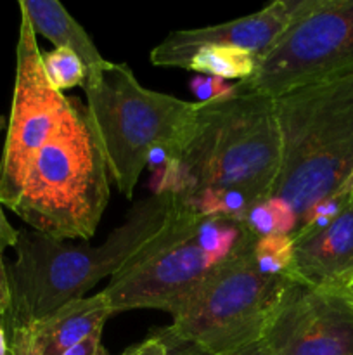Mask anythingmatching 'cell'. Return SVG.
Wrapping results in <instances>:
<instances>
[{
    "label": "cell",
    "mask_w": 353,
    "mask_h": 355,
    "mask_svg": "<svg viewBox=\"0 0 353 355\" xmlns=\"http://www.w3.org/2000/svg\"><path fill=\"white\" fill-rule=\"evenodd\" d=\"M192 217L196 214L172 194H151L137 201L123 224L100 245H71L33 229L19 231L14 246L16 259L7 269L10 329L26 328L68 302L83 298L104 277L113 279L159 252Z\"/></svg>",
    "instance_id": "6da1fadb"
},
{
    "label": "cell",
    "mask_w": 353,
    "mask_h": 355,
    "mask_svg": "<svg viewBox=\"0 0 353 355\" xmlns=\"http://www.w3.org/2000/svg\"><path fill=\"white\" fill-rule=\"evenodd\" d=\"M172 158L183 177L185 201L203 189H235L256 203L272 196L282 142L273 99L234 94L197 103L190 127Z\"/></svg>",
    "instance_id": "7a4b0ae2"
},
{
    "label": "cell",
    "mask_w": 353,
    "mask_h": 355,
    "mask_svg": "<svg viewBox=\"0 0 353 355\" xmlns=\"http://www.w3.org/2000/svg\"><path fill=\"white\" fill-rule=\"evenodd\" d=\"M109 180L87 107L68 97L57 128L28 170L12 211L52 239L89 241L109 203Z\"/></svg>",
    "instance_id": "3957f363"
},
{
    "label": "cell",
    "mask_w": 353,
    "mask_h": 355,
    "mask_svg": "<svg viewBox=\"0 0 353 355\" xmlns=\"http://www.w3.org/2000/svg\"><path fill=\"white\" fill-rule=\"evenodd\" d=\"M273 107L282 162L272 196L286 201L300 224L353 170V73L275 97Z\"/></svg>",
    "instance_id": "277c9868"
},
{
    "label": "cell",
    "mask_w": 353,
    "mask_h": 355,
    "mask_svg": "<svg viewBox=\"0 0 353 355\" xmlns=\"http://www.w3.org/2000/svg\"><path fill=\"white\" fill-rule=\"evenodd\" d=\"M82 89L111 180L132 200L151 149L161 146L175 156L197 103L145 89L125 62L109 61L102 71L87 76Z\"/></svg>",
    "instance_id": "5b68a950"
},
{
    "label": "cell",
    "mask_w": 353,
    "mask_h": 355,
    "mask_svg": "<svg viewBox=\"0 0 353 355\" xmlns=\"http://www.w3.org/2000/svg\"><path fill=\"white\" fill-rule=\"evenodd\" d=\"M256 236L237 252L173 315L166 336L204 355H235L265 338L294 283L265 276L253 262Z\"/></svg>",
    "instance_id": "8992f818"
},
{
    "label": "cell",
    "mask_w": 353,
    "mask_h": 355,
    "mask_svg": "<svg viewBox=\"0 0 353 355\" xmlns=\"http://www.w3.org/2000/svg\"><path fill=\"white\" fill-rule=\"evenodd\" d=\"M293 19L235 94L275 97L353 73V0H291Z\"/></svg>",
    "instance_id": "52a82bcc"
},
{
    "label": "cell",
    "mask_w": 353,
    "mask_h": 355,
    "mask_svg": "<svg viewBox=\"0 0 353 355\" xmlns=\"http://www.w3.org/2000/svg\"><path fill=\"white\" fill-rule=\"evenodd\" d=\"M68 97L52 89L42 64V51L30 19L21 10L7 137L0 159V203L12 210L35 156L57 128Z\"/></svg>",
    "instance_id": "ba28073f"
},
{
    "label": "cell",
    "mask_w": 353,
    "mask_h": 355,
    "mask_svg": "<svg viewBox=\"0 0 353 355\" xmlns=\"http://www.w3.org/2000/svg\"><path fill=\"white\" fill-rule=\"evenodd\" d=\"M201 218H190L168 245L109 281L102 291L114 314L158 309L173 318L227 262L228 259L210 253L199 243L196 231Z\"/></svg>",
    "instance_id": "9c48e42d"
},
{
    "label": "cell",
    "mask_w": 353,
    "mask_h": 355,
    "mask_svg": "<svg viewBox=\"0 0 353 355\" xmlns=\"http://www.w3.org/2000/svg\"><path fill=\"white\" fill-rule=\"evenodd\" d=\"M263 342L272 355H353V305L294 283Z\"/></svg>",
    "instance_id": "30bf717a"
},
{
    "label": "cell",
    "mask_w": 353,
    "mask_h": 355,
    "mask_svg": "<svg viewBox=\"0 0 353 355\" xmlns=\"http://www.w3.org/2000/svg\"><path fill=\"white\" fill-rule=\"evenodd\" d=\"M291 0H275L258 12L213 26L172 31L149 58L156 66L187 69L190 58L204 45H235L263 58L291 24Z\"/></svg>",
    "instance_id": "8fae6325"
},
{
    "label": "cell",
    "mask_w": 353,
    "mask_h": 355,
    "mask_svg": "<svg viewBox=\"0 0 353 355\" xmlns=\"http://www.w3.org/2000/svg\"><path fill=\"white\" fill-rule=\"evenodd\" d=\"M291 238L294 257L287 277L293 283L338 295L353 286V196L325 227Z\"/></svg>",
    "instance_id": "7c38bea8"
},
{
    "label": "cell",
    "mask_w": 353,
    "mask_h": 355,
    "mask_svg": "<svg viewBox=\"0 0 353 355\" xmlns=\"http://www.w3.org/2000/svg\"><path fill=\"white\" fill-rule=\"evenodd\" d=\"M113 314L106 295L100 291L92 297L68 302L26 328L42 355H62L93 333L102 331Z\"/></svg>",
    "instance_id": "4fadbf2b"
},
{
    "label": "cell",
    "mask_w": 353,
    "mask_h": 355,
    "mask_svg": "<svg viewBox=\"0 0 353 355\" xmlns=\"http://www.w3.org/2000/svg\"><path fill=\"white\" fill-rule=\"evenodd\" d=\"M19 10L30 19L35 35H42L55 45L75 52L87 68V76L102 71L109 61L102 58L82 24L57 0H19Z\"/></svg>",
    "instance_id": "5bb4252c"
},
{
    "label": "cell",
    "mask_w": 353,
    "mask_h": 355,
    "mask_svg": "<svg viewBox=\"0 0 353 355\" xmlns=\"http://www.w3.org/2000/svg\"><path fill=\"white\" fill-rule=\"evenodd\" d=\"M256 64L258 58L246 49L235 45H204L194 52L187 69L197 75L242 82L255 73Z\"/></svg>",
    "instance_id": "9a60e30c"
},
{
    "label": "cell",
    "mask_w": 353,
    "mask_h": 355,
    "mask_svg": "<svg viewBox=\"0 0 353 355\" xmlns=\"http://www.w3.org/2000/svg\"><path fill=\"white\" fill-rule=\"evenodd\" d=\"M242 224L256 236L293 234L298 227V217L293 208L284 200L275 196L265 198L249 205L241 218Z\"/></svg>",
    "instance_id": "2e32d148"
},
{
    "label": "cell",
    "mask_w": 353,
    "mask_h": 355,
    "mask_svg": "<svg viewBox=\"0 0 353 355\" xmlns=\"http://www.w3.org/2000/svg\"><path fill=\"white\" fill-rule=\"evenodd\" d=\"M294 257V243L289 234H273L256 238L253 246V262L265 276H286Z\"/></svg>",
    "instance_id": "e0dca14e"
},
{
    "label": "cell",
    "mask_w": 353,
    "mask_h": 355,
    "mask_svg": "<svg viewBox=\"0 0 353 355\" xmlns=\"http://www.w3.org/2000/svg\"><path fill=\"white\" fill-rule=\"evenodd\" d=\"M42 64L52 89L61 94L73 87H83L87 80L85 64L68 49H54L42 54Z\"/></svg>",
    "instance_id": "ac0fdd59"
},
{
    "label": "cell",
    "mask_w": 353,
    "mask_h": 355,
    "mask_svg": "<svg viewBox=\"0 0 353 355\" xmlns=\"http://www.w3.org/2000/svg\"><path fill=\"white\" fill-rule=\"evenodd\" d=\"M189 89L199 99L197 103H213V101L227 99V97L234 96L237 87H235V83L217 78V76L196 75L194 78H190Z\"/></svg>",
    "instance_id": "d6986e66"
},
{
    "label": "cell",
    "mask_w": 353,
    "mask_h": 355,
    "mask_svg": "<svg viewBox=\"0 0 353 355\" xmlns=\"http://www.w3.org/2000/svg\"><path fill=\"white\" fill-rule=\"evenodd\" d=\"M10 355H42L35 347L28 328H14L10 329Z\"/></svg>",
    "instance_id": "ffe728a7"
},
{
    "label": "cell",
    "mask_w": 353,
    "mask_h": 355,
    "mask_svg": "<svg viewBox=\"0 0 353 355\" xmlns=\"http://www.w3.org/2000/svg\"><path fill=\"white\" fill-rule=\"evenodd\" d=\"M102 331L93 333L92 336L85 338L83 342H80L78 345L71 347L69 350H66L62 355H109L102 345Z\"/></svg>",
    "instance_id": "44dd1931"
},
{
    "label": "cell",
    "mask_w": 353,
    "mask_h": 355,
    "mask_svg": "<svg viewBox=\"0 0 353 355\" xmlns=\"http://www.w3.org/2000/svg\"><path fill=\"white\" fill-rule=\"evenodd\" d=\"M121 355H170V350L161 336H151V338L144 340L138 345L130 347L127 352Z\"/></svg>",
    "instance_id": "7402d4cb"
},
{
    "label": "cell",
    "mask_w": 353,
    "mask_h": 355,
    "mask_svg": "<svg viewBox=\"0 0 353 355\" xmlns=\"http://www.w3.org/2000/svg\"><path fill=\"white\" fill-rule=\"evenodd\" d=\"M17 236H19V231L9 224L6 214H3V205L0 203V255L10 246L12 248L16 246Z\"/></svg>",
    "instance_id": "603a6c76"
},
{
    "label": "cell",
    "mask_w": 353,
    "mask_h": 355,
    "mask_svg": "<svg viewBox=\"0 0 353 355\" xmlns=\"http://www.w3.org/2000/svg\"><path fill=\"white\" fill-rule=\"evenodd\" d=\"M10 309V286H9V274L3 263L2 255H0V318L9 312Z\"/></svg>",
    "instance_id": "cb8c5ba5"
},
{
    "label": "cell",
    "mask_w": 353,
    "mask_h": 355,
    "mask_svg": "<svg viewBox=\"0 0 353 355\" xmlns=\"http://www.w3.org/2000/svg\"><path fill=\"white\" fill-rule=\"evenodd\" d=\"M235 355H272V352H270L266 343L262 340V342L255 343V345L248 347V349L241 350V352H237Z\"/></svg>",
    "instance_id": "d4e9b609"
},
{
    "label": "cell",
    "mask_w": 353,
    "mask_h": 355,
    "mask_svg": "<svg viewBox=\"0 0 353 355\" xmlns=\"http://www.w3.org/2000/svg\"><path fill=\"white\" fill-rule=\"evenodd\" d=\"M336 196H353V170H352V173L346 177V180L343 182V186L339 187V191L336 193Z\"/></svg>",
    "instance_id": "484cf974"
},
{
    "label": "cell",
    "mask_w": 353,
    "mask_h": 355,
    "mask_svg": "<svg viewBox=\"0 0 353 355\" xmlns=\"http://www.w3.org/2000/svg\"><path fill=\"white\" fill-rule=\"evenodd\" d=\"M0 355H10L9 352V343H7L6 329L2 326V318H0Z\"/></svg>",
    "instance_id": "4316f807"
},
{
    "label": "cell",
    "mask_w": 353,
    "mask_h": 355,
    "mask_svg": "<svg viewBox=\"0 0 353 355\" xmlns=\"http://www.w3.org/2000/svg\"><path fill=\"white\" fill-rule=\"evenodd\" d=\"M343 295V297H345L346 298V300H348L350 302V304H352L353 305V286H350L348 288V290H346L345 291V293H341Z\"/></svg>",
    "instance_id": "83f0119b"
},
{
    "label": "cell",
    "mask_w": 353,
    "mask_h": 355,
    "mask_svg": "<svg viewBox=\"0 0 353 355\" xmlns=\"http://www.w3.org/2000/svg\"><path fill=\"white\" fill-rule=\"evenodd\" d=\"M6 127H7V118L0 114V134H2V130H3V128H6Z\"/></svg>",
    "instance_id": "f1b7e54d"
}]
</instances>
